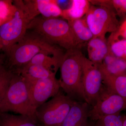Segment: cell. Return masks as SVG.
<instances>
[{
    "label": "cell",
    "instance_id": "obj_1",
    "mask_svg": "<svg viewBox=\"0 0 126 126\" xmlns=\"http://www.w3.org/2000/svg\"><path fill=\"white\" fill-rule=\"evenodd\" d=\"M63 49L31 31L26 32L20 40L4 52L7 56L9 67L11 68H16V69L27 64L39 54H46L62 58L64 53Z\"/></svg>",
    "mask_w": 126,
    "mask_h": 126
},
{
    "label": "cell",
    "instance_id": "obj_2",
    "mask_svg": "<svg viewBox=\"0 0 126 126\" xmlns=\"http://www.w3.org/2000/svg\"><path fill=\"white\" fill-rule=\"evenodd\" d=\"M29 30L50 44L66 50L79 48L67 21L63 18L36 16L30 21L27 26V30Z\"/></svg>",
    "mask_w": 126,
    "mask_h": 126
},
{
    "label": "cell",
    "instance_id": "obj_3",
    "mask_svg": "<svg viewBox=\"0 0 126 126\" xmlns=\"http://www.w3.org/2000/svg\"><path fill=\"white\" fill-rule=\"evenodd\" d=\"M84 55L79 48L66 50L61 59L60 68V88L71 98L83 99L82 88V60Z\"/></svg>",
    "mask_w": 126,
    "mask_h": 126
},
{
    "label": "cell",
    "instance_id": "obj_4",
    "mask_svg": "<svg viewBox=\"0 0 126 126\" xmlns=\"http://www.w3.org/2000/svg\"><path fill=\"white\" fill-rule=\"evenodd\" d=\"M9 111L37 121L36 109L31 101L27 81L20 74L14 72L0 103V113Z\"/></svg>",
    "mask_w": 126,
    "mask_h": 126
},
{
    "label": "cell",
    "instance_id": "obj_5",
    "mask_svg": "<svg viewBox=\"0 0 126 126\" xmlns=\"http://www.w3.org/2000/svg\"><path fill=\"white\" fill-rule=\"evenodd\" d=\"M14 4L16 10L13 17L0 26L2 50L4 52L24 36L31 20L23 1H15Z\"/></svg>",
    "mask_w": 126,
    "mask_h": 126
},
{
    "label": "cell",
    "instance_id": "obj_6",
    "mask_svg": "<svg viewBox=\"0 0 126 126\" xmlns=\"http://www.w3.org/2000/svg\"><path fill=\"white\" fill-rule=\"evenodd\" d=\"M73 99L59 92L36 109V119L43 126H60L69 111Z\"/></svg>",
    "mask_w": 126,
    "mask_h": 126
},
{
    "label": "cell",
    "instance_id": "obj_7",
    "mask_svg": "<svg viewBox=\"0 0 126 126\" xmlns=\"http://www.w3.org/2000/svg\"><path fill=\"white\" fill-rule=\"evenodd\" d=\"M85 17L93 37L105 38L107 33L116 31L120 24L115 10L105 6L90 5Z\"/></svg>",
    "mask_w": 126,
    "mask_h": 126
},
{
    "label": "cell",
    "instance_id": "obj_8",
    "mask_svg": "<svg viewBox=\"0 0 126 126\" xmlns=\"http://www.w3.org/2000/svg\"><path fill=\"white\" fill-rule=\"evenodd\" d=\"M83 99L89 106L96 103L103 87L102 77L98 64L84 56L82 60Z\"/></svg>",
    "mask_w": 126,
    "mask_h": 126
},
{
    "label": "cell",
    "instance_id": "obj_9",
    "mask_svg": "<svg viewBox=\"0 0 126 126\" xmlns=\"http://www.w3.org/2000/svg\"><path fill=\"white\" fill-rule=\"evenodd\" d=\"M126 107V99L103 86L96 103L89 110V118L96 121L105 116L119 115Z\"/></svg>",
    "mask_w": 126,
    "mask_h": 126
},
{
    "label": "cell",
    "instance_id": "obj_10",
    "mask_svg": "<svg viewBox=\"0 0 126 126\" xmlns=\"http://www.w3.org/2000/svg\"><path fill=\"white\" fill-rule=\"evenodd\" d=\"M26 81L31 101L36 110L50 98L58 94L60 88L59 80L55 77Z\"/></svg>",
    "mask_w": 126,
    "mask_h": 126
},
{
    "label": "cell",
    "instance_id": "obj_11",
    "mask_svg": "<svg viewBox=\"0 0 126 126\" xmlns=\"http://www.w3.org/2000/svg\"><path fill=\"white\" fill-rule=\"evenodd\" d=\"M31 20L40 14L44 18H58L63 16V11L56 0H33L23 1Z\"/></svg>",
    "mask_w": 126,
    "mask_h": 126
},
{
    "label": "cell",
    "instance_id": "obj_12",
    "mask_svg": "<svg viewBox=\"0 0 126 126\" xmlns=\"http://www.w3.org/2000/svg\"><path fill=\"white\" fill-rule=\"evenodd\" d=\"M86 102L73 100L69 111L60 126H86L90 109Z\"/></svg>",
    "mask_w": 126,
    "mask_h": 126
},
{
    "label": "cell",
    "instance_id": "obj_13",
    "mask_svg": "<svg viewBox=\"0 0 126 126\" xmlns=\"http://www.w3.org/2000/svg\"><path fill=\"white\" fill-rule=\"evenodd\" d=\"M89 59L97 64L101 63L109 52V47L106 38L93 37L88 42Z\"/></svg>",
    "mask_w": 126,
    "mask_h": 126
},
{
    "label": "cell",
    "instance_id": "obj_14",
    "mask_svg": "<svg viewBox=\"0 0 126 126\" xmlns=\"http://www.w3.org/2000/svg\"><path fill=\"white\" fill-rule=\"evenodd\" d=\"M14 72L20 74L27 81L54 78L56 74L42 65L34 64H26Z\"/></svg>",
    "mask_w": 126,
    "mask_h": 126
},
{
    "label": "cell",
    "instance_id": "obj_15",
    "mask_svg": "<svg viewBox=\"0 0 126 126\" xmlns=\"http://www.w3.org/2000/svg\"><path fill=\"white\" fill-rule=\"evenodd\" d=\"M98 65L101 73L116 76L126 74V60L116 57L109 51Z\"/></svg>",
    "mask_w": 126,
    "mask_h": 126
},
{
    "label": "cell",
    "instance_id": "obj_16",
    "mask_svg": "<svg viewBox=\"0 0 126 126\" xmlns=\"http://www.w3.org/2000/svg\"><path fill=\"white\" fill-rule=\"evenodd\" d=\"M101 73L103 86L110 92L126 99V74L116 76Z\"/></svg>",
    "mask_w": 126,
    "mask_h": 126
},
{
    "label": "cell",
    "instance_id": "obj_17",
    "mask_svg": "<svg viewBox=\"0 0 126 126\" xmlns=\"http://www.w3.org/2000/svg\"><path fill=\"white\" fill-rule=\"evenodd\" d=\"M67 21L79 46L82 43L88 42L93 38L86 22L85 16L79 19Z\"/></svg>",
    "mask_w": 126,
    "mask_h": 126
},
{
    "label": "cell",
    "instance_id": "obj_18",
    "mask_svg": "<svg viewBox=\"0 0 126 126\" xmlns=\"http://www.w3.org/2000/svg\"><path fill=\"white\" fill-rule=\"evenodd\" d=\"M0 126H43L38 121L24 115L0 113Z\"/></svg>",
    "mask_w": 126,
    "mask_h": 126
},
{
    "label": "cell",
    "instance_id": "obj_19",
    "mask_svg": "<svg viewBox=\"0 0 126 126\" xmlns=\"http://www.w3.org/2000/svg\"><path fill=\"white\" fill-rule=\"evenodd\" d=\"M90 6L87 0H73L68 9L63 11L62 17L66 20L79 19L86 15Z\"/></svg>",
    "mask_w": 126,
    "mask_h": 126
},
{
    "label": "cell",
    "instance_id": "obj_20",
    "mask_svg": "<svg viewBox=\"0 0 126 126\" xmlns=\"http://www.w3.org/2000/svg\"><path fill=\"white\" fill-rule=\"evenodd\" d=\"M109 51L119 58L126 59V38L116 32L111 33L107 40Z\"/></svg>",
    "mask_w": 126,
    "mask_h": 126
},
{
    "label": "cell",
    "instance_id": "obj_21",
    "mask_svg": "<svg viewBox=\"0 0 126 126\" xmlns=\"http://www.w3.org/2000/svg\"><path fill=\"white\" fill-rule=\"evenodd\" d=\"M62 58L46 54L40 53L34 56L27 64L42 65L56 73L60 67Z\"/></svg>",
    "mask_w": 126,
    "mask_h": 126
},
{
    "label": "cell",
    "instance_id": "obj_22",
    "mask_svg": "<svg viewBox=\"0 0 126 126\" xmlns=\"http://www.w3.org/2000/svg\"><path fill=\"white\" fill-rule=\"evenodd\" d=\"M13 70L2 65L0 66V103L14 75Z\"/></svg>",
    "mask_w": 126,
    "mask_h": 126
},
{
    "label": "cell",
    "instance_id": "obj_23",
    "mask_svg": "<svg viewBox=\"0 0 126 126\" xmlns=\"http://www.w3.org/2000/svg\"><path fill=\"white\" fill-rule=\"evenodd\" d=\"M95 122L93 126H122V116L119 115L105 116Z\"/></svg>",
    "mask_w": 126,
    "mask_h": 126
},
{
    "label": "cell",
    "instance_id": "obj_24",
    "mask_svg": "<svg viewBox=\"0 0 126 126\" xmlns=\"http://www.w3.org/2000/svg\"><path fill=\"white\" fill-rule=\"evenodd\" d=\"M9 0H0V20L2 24L10 20L14 13H11L10 10L14 5H11V1Z\"/></svg>",
    "mask_w": 126,
    "mask_h": 126
},
{
    "label": "cell",
    "instance_id": "obj_25",
    "mask_svg": "<svg viewBox=\"0 0 126 126\" xmlns=\"http://www.w3.org/2000/svg\"><path fill=\"white\" fill-rule=\"evenodd\" d=\"M112 4L117 15L123 19L126 18V0H112Z\"/></svg>",
    "mask_w": 126,
    "mask_h": 126
},
{
    "label": "cell",
    "instance_id": "obj_26",
    "mask_svg": "<svg viewBox=\"0 0 126 126\" xmlns=\"http://www.w3.org/2000/svg\"><path fill=\"white\" fill-rule=\"evenodd\" d=\"M71 1L72 0H56L57 4L61 9L63 7L68 6L69 7L71 4Z\"/></svg>",
    "mask_w": 126,
    "mask_h": 126
},
{
    "label": "cell",
    "instance_id": "obj_27",
    "mask_svg": "<svg viewBox=\"0 0 126 126\" xmlns=\"http://www.w3.org/2000/svg\"><path fill=\"white\" fill-rule=\"evenodd\" d=\"M122 126H126V115L122 116Z\"/></svg>",
    "mask_w": 126,
    "mask_h": 126
},
{
    "label": "cell",
    "instance_id": "obj_28",
    "mask_svg": "<svg viewBox=\"0 0 126 126\" xmlns=\"http://www.w3.org/2000/svg\"><path fill=\"white\" fill-rule=\"evenodd\" d=\"M94 123H88L87 125L86 126H93Z\"/></svg>",
    "mask_w": 126,
    "mask_h": 126
},
{
    "label": "cell",
    "instance_id": "obj_29",
    "mask_svg": "<svg viewBox=\"0 0 126 126\" xmlns=\"http://www.w3.org/2000/svg\"><path fill=\"white\" fill-rule=\"evenodd\" d=\"M2 49V46H1V41L0 38V50Z\"/></svg>",
    "mask_w": 126,
    "mask_h": 126
},
{
    "label": "cell",
    "instance_id": "obj_30",
    "mask_svg": "<svg viewBox=\"0 0 126 126\" xmlns=\"http://www.w3.org/2000/svg\"><path fill=\"white\" fill-rule=\"evenodd\" d=\"M2 64H3V63H2V60H1V59L0 58V66L1 65H2Z\"/></svg>",
    "mask_w": 126,
    "mask_h": 126
}]
</instances>
